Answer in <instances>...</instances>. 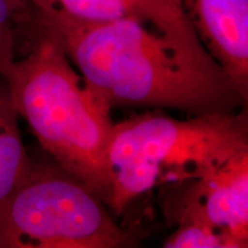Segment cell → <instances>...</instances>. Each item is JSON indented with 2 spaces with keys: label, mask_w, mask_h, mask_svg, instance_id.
<instances>
[{
  "label": "cell",
  "mask_w": 248,
  "mask_h": 248,
  "mask_svg": "<svg viewBox=\"0 0 248 248\" xmlns=\"http://www.w3.org/2000/svg\"><path fill=\"white\" fill-rule=\"evenodd\" d=\"M32 17L57 38L108 109H175L198 116L247 107L248 98L218 63L178 53L136 18L85 21L33 4Z\"/></svg>",
  "instance_id": "obj_1"
},
{
  "label": "cell",
  "mask_w": 248,
  "mask_h": 248,
  "mask_svg": "<svg viewBox=\"0 0 248 248\" xmlns=\"http://www.w3.org/2000/svg\"><path fill=\"white\" fill-rule=\"evenodd\" d=\"M22 58L2 76L13 106L62 169L108 207L113 178L108 163L114 122L53 35L31 16Z\"/></svg>",
  "instance_id": "obj_2"
},
{
  "label": "cell",
  "mask_w": 248,
  "mask_h": 248,
  "mask_svg": "<svg viewBox=\"0 0 248 248\" xmlns=\"http://www.w3.org/2000/svg\"><path fill=\"white\" fill-rule=\"evenodd\" d=\"M245 151L247 107L187 120L152 109L114 123L108 148L113 178L108 207L119 216L135 198L155 186L199 178Z\"/></svg>",
  "instance_id": "obj_3"
},
{
  "label": "cell",
  "mask_w": 248,
  "mask_h": 248,
  "mask_svg": "<svg viewBox=\"0 0 248 248\" xmlns=\"http://www.w3.org/2000/svg\"><path fill=\"white\" fill-rule=\"evenodd\" d=\"M132 233L55 161H33L0 210V248H119Z\"/></svg>",
  "instance_id": "obj_4"
},
{
  "label": "cell",
  "mask_w": 248,
  "mask_h": 248,
  "mask_svg": "<svg viewBox=\"0 0 248 248\" xmlns=\"http://www.w3.org/2000/svg\"><path fill=\"white\" fill-rule=\"evenodd\" d=\"M164 210L178 225H208L232 248L248 246V151L199 178L171 184Z\"/></svg>",
  "instance_id": "obj_5"
},
{
  "label": "cell",
  "mask_w": 248,
  "mask_h": 248,
  "mask_svg": "<svg viewBox=\"0 0 248 248\" xmlns=\"http://www.w3.org/2000/svg\"><path fill=\"white\" fill-rule=\"evenodd\" d=\"M210 57L248 98V0H181Z\"/></svg>",
  "instance_id": "obj_6"
},
{
  "label": "cell",
  "mask_w": 248,
  "mask_h": 248,
  "mask_svg": "<svg viewBox=\"0 0 248 248\" xmlns=\"http://www.w3.org/2000/svg\"><path fill=\"white\" fill-rule=\"evenodd\" d=\"M133 17L166 40L178 53L203 63H217L192 27L181 0H120Z\"/></svg>",
  "instance_id": "obj_7"
},
{
  "label": "cell",
  "mask_w": 248,
  "mask_h": 248,
  "mask_svg": "<svg viewBox=\"0 0 248 248\" xmlns=\"http://www.w3.org/2000/svg\"><path fill=\"white\" fill-rule=\"evenodd\" d=\"M31 163L18 129V114L0 77V210L27 177Z\"/></svg>",
  "instance_id": "obj_8"
},
{
  "label": "cell",
  "mask_w": 248,
  "mask_h": 248,
  "mask_svg": "<svg viewBox=\"0 0 248 248\" xmlns=\"http://www.w3.org/2000/svg\"><path fill=\"white\" fill-rule=\"evenodd\" d=\"M31 14L30 0H0V77L17 58L21 37Z\"/></svg>",
  "instance_id": "obj_9"
},
{
  "label": "cell",
  "mask_w": 248,
  "mask_h": 248,
  "mask_svg": "<svg viewBox=\"0 0 248 248\" xmlns=\"http://www.w3.org/2000/svg\"><path fill=\"white\" fill-rule=\"evenodd\" d=\"M166 248H232L228 238L208 225H178L167 238Z\"/></svg>",
  "instance_id": "obj_10"
}]
</instances>
